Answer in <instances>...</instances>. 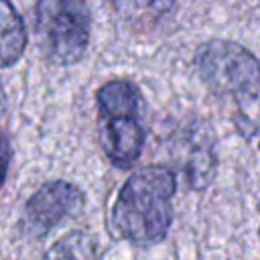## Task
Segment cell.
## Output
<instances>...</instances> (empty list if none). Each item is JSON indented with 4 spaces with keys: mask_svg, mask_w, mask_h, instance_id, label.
<instances>
[{
    "mask_svg": "<svg viewBox=\"0 0 260 260\" xmlns=\"http://www.w3.org/2000/svg\"><path fill=\"white\" fill-rule=\"evenodd\" d=\"M177 189L175 175L165 167H144L122 185L114 207V230L134 244L160 242L173 219L171 199Z\"/></svg>",
    "mask_w": 260,
    "mask_h": 260,
    "instance_id": "1",
    "label": "cell"
},
{
    "mask_svg": "<svg viewBox=\"0 0 260 260\" xmlns=\"http://www.w3.org/2000/svg\"><path fill=\"white\" fill-rule=\"evenodd\" d=\"M207 87L236 106V126L246 138L260 136V63L238 43L211 41L197 53Z\"/></svg>",
    "mask_w": 260,
    "mask_h": 260,
    "instance_id": "2",
    "label": "cell"
},
{
    "mask_svg": "<svg viewBox=\"0 0 260 260\" xmlns=\"http://www.w3.org/2000/svg\"><path fill=\"white\" fill-rule=\"evenodd\" d=\"M37 37L45 57L57 65L75 63L89 41V10L83 0H37Z\"/></svg>",
    "mask_w": 260,
    "mask_h": 260,
    "instance_id": "3",
    "label": "cell"
},
{
    "mask_svg": "<svg viewBox=\"0 0 260 260\" xmlns=\"http://www.w3.org/2000/svg\"><path fill=\"white\" fill-rule=\"evenodd\" d=\"M83 201V193L67 181L45 183L24 205V232L35 238L45 236L65 217L77 215Z\"/></svg>",
    "mask_w": 260,
    "mask_h": 260,
    "instance_id": "4",
    "label": "cell"
},
{
    "mask_svg": "<svg viewBox=\"0 0 260 260\" xmlns=\"http://www.w3.org/2000/svg\"><path fill=\"white\" fill-rule=\"evenodd\" d=\"M100 144L116 167H130L142 152L144 130L138 116H100Z\"/></svg>",
    "mask_w": 260,
    "mask_h": 260,
    "instance_id": "5",
    "label": "cell"
},
{
    "mask_svg": "<svg viewBox=\"0 0 260 260\" xmlns=\"http://www.w3.org/2000/svg\"><path fill=\"white\" fill-rule=\"evenodd\" d=\"M26 47V30L20 14L8 0H0V67L14 65Z\"/></svg>",
    "mask_w": 260,
    "mask_h": 260,
    "instance_id": "6",
    "label": "cell"
},
{
    "mask_svg": "<svg viewBox=\"0 0 260 260\" xmlns=\"http://www.w3.org/2000/svg\"><path fill=\"white\" fill-rule=\"evenodd\" d=\"M98 112L100 116H138L140 112V91L134 83L124 81V79H114L104 83L98 89Z\"/></svg>",
    "mask_w": 260,
    "mask_h": 260,
    "instance_id": "7",
    "label": "cell"
},
{
    "mask_svg": "<svg viewBox=\"0 0 260 260\" xmlns=\"http://www.w3.org/2000/svg\"><path fill=\"white\" fill-rule=\"evenodd\" d=\"M112 4L126 20L152 24L173 8L175 0H112Z\"/></svg>",
    "mask_w": 260,
    "mask_h": 260,
    "instance_id": "8",
    "label": "cell"
},
{
    "mask_svg": "<svg viewBox=\"0 0 260 260\" xmlns=\"http://www.w3.org/2000/svg\"><path fill=\"white\" fill-rule=\"evenodd\" d=\"M55 260H93L91 246L85 236L81 234H69L65 236L53 250Z\"/></svg>",
    "mask_w": 260,
    "mask_h": 260,
    "instance_id": "9",
    "label": "cell"
},
{
    "mask_svg": "<svg viewBox=\"0 0 260 260\" xmlns=\"http://www.w3.org/2000/svg\"><path fill=\"white\" fill-rule=\"evenodd\" d=\"M10 156H12L10 142H8L6 134L0 130V187L4 185V179H6V173H8V165H10Z\"/></svg>",
    "mask_w": 260,
    "mask_h": 260,
    "instance_id": "10",
    "label": "cell"
}]
</instances>
